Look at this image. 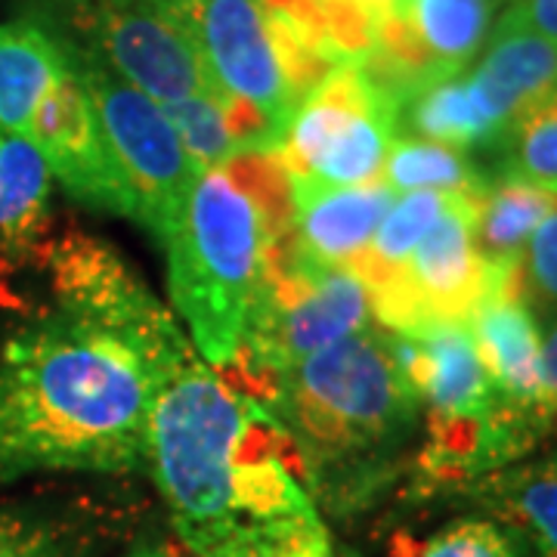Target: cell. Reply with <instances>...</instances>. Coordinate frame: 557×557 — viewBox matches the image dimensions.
I'll use <instances>...</instances> for the list:
<instances>
[{"label": "cell", "instance_id": "2e32d148", "mask_svg": "<svg viewBox=\"0 0 557 557\" xmlns=\"http://www.w3.org/2000/svg\"><path fill=\"white\" fill-rule=\"evenodd\" d=\"M468 325L496 397L552 416L542 379V335L530 307L518 298L493 295L480 304Z\"/></svg>", "mask_w": 557, "mask_h": 557}, {"label": "cell", "instance_id": "30bf717a", "mask_svg": "<svg viewBox=\"0 0 557 557\" xmlns=\"http://www.w3.org/2000/svg\"><path fill=\"white\" fill-rule=\"evenodd\" d=\"M196 40L211 90L260 109L285 134L295 102L285 90L263 0H171Z\"/></svg>", "mask_w": 557, "mask_h": 557}, {"label": "cell", "instance_id": "83f0119b", "mask_svg": "<svg viewBox=\"0 0 557 557\" xmlns=\"http://www.w3.org/2000/svg\"><path fill=\"white\" fill-rule=\"evenodd\" d=\"M319 7L335 57L344 65H359L369 60L379 35V7L366 0H319Z\"/></svg>", "mask_w": 557, "mask_h": 557}, {"label": "cell", "instance_id": "9a60e30c", "mask_svg": "<svg viewBox=\"0 0 557 557\" xmlns=\"http://www.w3.org/2000/svg\"><path fill=\"white\" fill-rule=\"evenodd\" d=\"M468 81L502 143L530 106L557 94V44L533 32L496 25L483 60Z\"/></svg>", "mask_w": 557, "mask_h": 557}, {"label": "cell", "instance_id": "6da1fadb", "mask_svg": "<svg viewBox=\"0 0 557 557\" xmlns=\"http://www.w3.org/2000/svg\"><path fill=\"white\" fill-rule=\"evenodd\" d=\"M193 357L65 307L22 322L0 347V483L146 468L161 384Z\"/></svg>", "mask_w": 557, "mask_h": 557}, {"label": "cell", "instance_id": "d590c367", "mask_svg": "<svg viewBox=\"0 0 557 557\" xmlns=\"http://www.w3.org/2000/svg\"><path fill=\"white\" fill-rule=\"evenodd\" d=\"M65 3H72V0H65Z\"/></svg>", "mask_w": 557, "mask_h": 557}, {"label": "cell", "instance_id": "8fae6325", "mask_svg": "<svg viewBox=\"0 0 557 557\" xmlns=\"http://www.w3.org/2000/svg\"><path fill=\"white\" fill-rule=\"evenodd\" d=\"M44 263L50 267L57 307L106 322L161 350L193 347L174 317L106 242L72 230L50 242Z\"/></svg>", "mask_w": 557, "mask_h": 557}, {"label": "cell", "instance_id": "4316f807", "mask_svg": "<svg viewBox=\"0 0 557 557\" xmlns=\"http://www.w3.org/2000/svg\"><path fill=\"white\" fill-rule=\"evenodd\" d=\"M421 557H530V548L511 527L478 515L446 523L424 542Z\"/></svg>", "mask_w": 557, "mask_h": 557}, {"label": "cell", "instance_id": "3957f363", "mask_svg": "<svg viewBox=\"0 0 557 557\" xmlns=\"http://www.w3.org/2000/svg\"><path fill=\"white\" fill-rule=\"evenodd\" d=\"M255 406L239 399L196 354L161 384L146 468L171 511V527L201 557H251L242 518V471Z\"/></svg>", "mask_w": 557, "mask_h": 557}, {"label": "cell", "instance_id": "5bb4252c", "mask_svg": "<svg viewBox=\"0 0 557 557\" xmlns=\"http://www.w3.org/2000/svg\"><path fill=\"white\" fill-rule=\"evenodd\" d=\"M295 193V258L310 267H350L369 248L397 193L384 180Z\"/></svg>", "mask_w": 557, "mask_h": 557}, {"label": "cell", "instance_id": "f1b7e54d", "mask_svg": "<svg viewBox=\"0 0 557 557\" xmlns=\"http://www.w3.org/2000/svg\"><path fill=\"white\" fill-rule=\"evenodd\" d=\"M523 298L533 317H557V205L527 242Z\"/></svg>", "mask_w": 557, "mask_h": 557}, {"label": "cell", "instance_id": "7a4b0ae2", "mask_svg": "<svg viewBox=\"0 0 557 557\" xmlns=\"http://www.w3.org/2000/svg\"><path fill=\"white\" fill-rule=\"evenodd\" d=\"M418 406L387 335L369 325L288 366L273 418L298 446L310 496L344 515L384 486Z\"/></svg>", "mask_w": 557, "mask_h": 557}, {"label": "cell", "instance_id": "cb8c5ba5", "mask_svg": "<svg viewBox=\"0 0 557 557\" xmlns=\"http://www.w3.org/2000/svg\"><path fill=\"white\" fill-rule=\"evenodd\" d=\"M381 180L394 193H461L480 196L486 189V174L461 149L443 146L434 139L403 134L394 137L387 159L381 164Z\"/></svg>", "mask_w": 557, "mask_h": 557}, {"label": "cell", "instance_id": "4fadbf2b", "mask_svg": "<svg viewBox=\"0 0 557 557\" xmlns=\"http://www.w3.org/2000/svg\"><path fill=\"white\" fill-rule=\"evenodd\" d=\"M399 372L418 403L440 416H483L498 403L480 362L471 325L446 322L418 335H387Z\"/></svg>", "mask_w": 557, "mask_h": 557}, {"label": "cell", "instance_id": "8992f818", "mask_svg": "<svg viewBox=\"0 0 557 557\" xmlns=\"http://www.w3.org/2000/svg\"><path fill=\"white\" fill-rule=\"evenodd\" d=\"M397 134V102L359 65H338L295 109L278 159L292 189L359 186L379 177Z\"/></svg>", "mask_w": 557, "mask_h": 557}, {"label": "cell", "instance_id": "52a82bcc", "mask_svg": "<svg viewBox=\"0 0 557 557\" xmlns=\"http://www.w3.org/2000/svg\"><path fill=\"white\" fill-rule=\"evenodd\" d=\"M483 196V193H480ZM480 196L449 193L434 226L387 282L372 288V317L394 335H418L431 325L471 322L490 298L493 267L480 258L474 218Z\"/></svg>", "mask_w": 557, "mask_h": 557}, {"label": "cell", "instance_id": "44dd1931", "mask_svg": "<svg viewBox=\"0 0 557 557\" xmlns=\"http://www.w3.org/2000/svg\"><path fill=\"white\" fill-rule=\"evenodd\" d=\"M100 527L87 505H0V557H90Z\"/></svg>", "mask_w": 557, "mask_h": 557}, {"label": "cell", "instance_id": "4dcf8cb0", "mask_svg": "<svg viewBox=\"0 0 557 557\" xmlns=\"http://www.w3.org/2000/svg\"><path fill=\"white\" fill-rule=\"evenodd\" d=\"M124 557H201L196 555L177 533H164V530H152L146 536H139L131 552Z\"/></svg>", "mask_w": 557, "mask_h": 557}, {"label": "cell", "instance_id": "836d02e7", "mask_svg": "<svg viewBox=\"0 0 557 557\" xmlns=\"http://www.w3.org/2000/svg\"><path fill=\"white\" fill-rule=\"evenodd\" d=\"M366 3H372V7H379V10H391V7H399L403 0H366Z\"/></svg>", "mask_w": 557, "mask_h": 557}, {"label": "cell", "instance_id": "603a6c76", "mask_svg": "<svg viewBox=\"0 0 557 557\" xmlns=\"http://www.w3.org/2000/svg\"><path fill=\"white\" fill-rule=\"evenodd\" d=\"M498 0H403L418 38L446 75H461L480 53Z\"/></svg>", "mask_w": 557, "mask_h": 557}, {"label": "cell", "instance_id": "484cf974", "mask_svg": "<svg viewBox=\"0 0 557 557\" xmlns=\"http://www.w3.org/2000/svg\"><path fill=\"white\" fill-rule=\"evenodd\" d=\"M161 109L174 124V131H177L180 143H183L186 156L193 161L196 174L218 171L236 156V139L230 134V124H226L223 106H220L214 90L189 97V100L171 102V106H161Z\"/></svg>", "mask_w": 557, "mask_h": 557}, {"label": "cell", "instance_id": "ac0fdd59", "mask_svg": "<svg viewBox=\"0 0 557 557\" xmlns=\"http://www.w3.org/2000/svg\"><path fill=\"white\" fill-rule=\"evenodd\" d=\"M458 498L511 527L536 557H557V453L498 468L468 483Z\"/></svg>", "mask_w": 557, "mask_h": 557}, {"label": "cell", "instance_id": "d4e9b609", "mask_svg": "<svg viewBox=\"0 0 557 557\" xmlns=\"http://www.w3.org/2000/svg\"><path fill=\"white\" fill-rule=\"evenodd\" d=\"M498 149L502 174L530 180L557 193V94L530 106L508 127Z\"/></svg>", "mask_w": 557, "mask_h": 557}, {"label": "cell", "instance_id": "5b68a950", "mask_svg": "<svg viewBox=\"0 0 557 557\" xmlns=\"http://www.w3.org/2000/svg\"><path fill=\"white\" fill-rule=\"evenodd\" d=\"M69 47L81 81L90 94V102L97 109L112 161L127 186V196L134 205L131 220H137L164 248L199 174L159 102L149 100L134 84L115 75L90 50L78 44Z\"/></svg>", "mask_w": 557, "mask_h": 557}, {"label": "cell", "instance_id": "e0dca14e", "mask_svg": "<svg viewBox=\"0 0 557 557\" xmlns=\"http://www.w3.org/2000/svg\"><path fill=\"white\" fill-rule=\"evenodd\" d=\"M50 233V168L28 139L0 127V278L44 263Z\"/></svg>", "mask_w": 557, "mask_h": 557}, {"label": "cell", "instance_id": "7c38bea8", "mask_svg": "<svg viewBox=\"0 0 557 557\" xmlns=\"http://www.w3.org/2000/svg\"><path fill=\"white\" fill-rule=\"evenodd\" d=\"M28 143L47 161L50 177L60 180L72 199L119 218H134L127 186L112 161L97 109L75 69V60L69 62L60 81L38 102L28 127Z\"/></svg>", "mask_w": 557, "mask_h": 557}, {"label": "cell", "instance_id": "ba28073f", "mask_svg": "<svg viewBox=\"0 0 557 557\" xmlns=\"http://www.w3.org/2000/svg\"><path fill=\"white\" fill-rule=\"evenodd\" d=\"M372 295L350 267H310L295 251L267 255L242 344L288 369L369 329Z\"/></svg>", "mask_w": 557, "mask_h": 557}, {"label": "cell", "instance_id": "7402d4cb", "mask_svg": "<svg viewBox=\"0 0 557 557\" xmlns=\"http://www.w3.org/2000/svg\"><path fill=\"white\" fill-rule=\"evenodd\" d=\"M399 124L421 139H434L453 149H498V131L486 119L468 75L440 78L403 102Z\"/></svg>", "mask_w": 557, "mask_h": 557}, {"label": "cell", "instance_id": "9c48e42d", "mask_svg": "<svg viewBox=\"0 0 557 557\" xmlns=\"http://www.w3.org/2000/svg\"><path fill=\"white\" fill-rule=\"evenodd\" d=\"M84 50L159 106L211 90L196 40L171 0H72Z\"/></svg>", "mask_w": 557, "mask_h": 557}, {"label": "cell", "instance_id": "1f68e13d", "mask_svg": "<svg viewBox=\"0 0 557 557\" xmlns=\"http://www.w3.org/2000/svg\"><path fill=\"white\" fill-rule=\"evenodd\" d=\"M542 379H545V403L548 409H557V325L548 341H542Z\"/></svg>", "mask_w": 557, "mask_h": 557}, {"label": "cell", "instance_id": "ffe728a7", "mask_svg": "<svg viewBox=\"0 0 557 557\" xmlns=\"http://www.w3.org/2000/svg\"><path fill=\"white\" fill-rule=\"evenodd\" d=\"M557 205L555 189L536 186L530 180L498 174L486 180V189L478 199L474 242L480 258L493 267L515 263L523 258V248L545 214Z\"/></svg>", "mask_w": 557, "mask_h": 557}, {"label": "cell", "instance_id": "d6a6232c", "mask_svg": "<svg viewBox=\"0 0 557 557\" xmlns=\"http://www.w3.org/2000/svg\"><path fill=\"white\" fill-rule=\"evenodd\" d=\"M288 557H338L332 552V542H329V533L325 536L313 539V542H307V545H300L298 552H292Z\"/></svg>", "mask_w": 557, "mask_h": 557}, {"label": "cell", "instance_id": "e575fe53", "mask_svg": "<svg viewBox=\"0 0 557 557\" xmlns=\"http://www.w3.org/2000/svg\"><path fill=\"white\" fill-rule=\"evenodd\" d=\"M552 431H557V409L552 412Z\"/></svg>", "mask_w": 557, "mask_h": 557}, {"label": "cell", "instance_id": "f546056e", "mask_svg": "<svg viewBox=\"0 0 557 557\" xmlns=\"http://www.w3.org/2000/svg\"><path fill=\"white\" fill-rule=\"evenodd\" d=\"M498 25L533 32L539 38L557 44V0H511Z\"/></svg>", "mask_w": 557, "mask_h": 557}, {"label": "cell", "instance_id": "277c9868", "mask_svg": "<svg viewBox=\"0 0 557 557\" xmlns=\"http://www.w3.org/2000/svg\"><path fill=\"white\" fill-rule=\"evenodd\" d=\"M168 255V288L189 341L214 369L236 354L255 310L267 230L255 201L223 168L196 177Z\"/></svg>", "mask_w": 557, "mask_h": 557}, {"label": "cell", "instance_id": "d6986e66", "mask_svg": "<svg viewBox=\"0 0 557 557\" xmlns=\"http://www.w3.org/2000/svg\"><path fill=\"white\" fill-rule=\"evenodd\" d=\"M69 40L35 20L0 22V127L28 139L44 94L69 69Z\"/></svg>", "mask_w": 557, "mask_h": 557}]
</instances>
